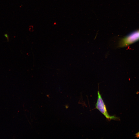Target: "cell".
<instances>
[{
    "mask_svg": "<svg viewBox=\"0 0 139 139\" xmlns=\"http://www.w3.org/2000/svg\"><path fill=\"white\" fill-rule=\"evenodd\" d=\"M97 94L98 99L95 105V108L99 110L108 120H119V119L118 117L114 116H110L109 114L106 106L99 91H98Z\"/></svg>",
    "mask_w": 139,
    "mask_h": 139,
    "instance_id": "cell-1",
    "label": "cell"
},
{
    "mask_svg": "<svg viewBox=\"0 0 139 139\" xmlns=\"http://www.w3.org/2000/svg\"><path fill=\"white\" fill-rule=\"evenodd\" d=\"M139 40V30L134 32L119 41L118 47H122L127 46Z\"/></svg>",
    "mask_w": 139,
    "mask_h": 139,
    "instance_id": "cell-2",
    "label": "cell"
},
{
    "mask_svg": "<svg viewBox=\"0 0 139 139\" xmlns=\"http://www.w3.org/2000/svg\"><path fill=\"white\" fill-rule=\"evenodd\" d=\"M136 137L137 138H139V131L136 134Z\"/></svg>",
    "mask_w": 139,
    "mask_h": 139,
    "instance_id": "cell-3",
    "label": "cell"
},
{
    "mask_svg": "<svg viewBox=\"0 0 139 139\" xmlns=\"http://www.w3.org/2000/svg\"><path fill=\"white\" fill-rule=\"evenodd\" d=\"M5 36L8 39V36L7 34H4Z\"/></svg>",
    "mask_w": 139,
    "mask_h": 139,
    "instance_id": "cell-4",
    "label": "cell"
}]
</instances>
